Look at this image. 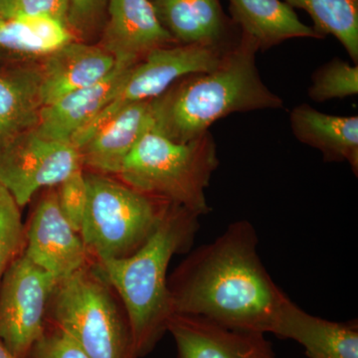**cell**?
<instances>
[{"mask_svg": "<svg viewBox=\"0 0 358 358\" xmlns=\"http://www.w3.org/2000/svg\"><path fill=\"white\" fill-rule=\"evenodd\" d=\"M258 244L253 224L239 220L211 243L193 250L169 277L173 315L278 336L291 300L268 274Z\"/></svg>", "mask_w": 358, "mask_h": 358, "instance_id": "cell-1", "label": "cell"}, {"mask_svg": "<svg viewBox=\"0 0 358 358\" xmlns=\"http://www.w3.org/2000/svg\"><path fill=\"white\" fill-rule=\"evenodd\" d=\"M255 40L241 33L214 69L180 78L150 101V129L176 143L199 138L234 113L280 109L284 102L264 84Z\"/></svg>", "mask_w": 358, "mask_h": 358, "instance_id": "cell-2", "label": "cell"}, {"mask_svg": "<svg viewBox=\"0 0 358 358\" xmlns=\"http://www.w3.org/2000/svg\"><path fill=\"white\" fill-rule=\"evenodd\" d=\"M199 219L192 211L173 204L152 236L134 255L95 261L126 310L140 358L150 355L167 333L173 315L169 263L174 255L192 248Z\"/></svg>", "mask_w": 358, "mask_h": 358, "instance_id": "cell-3", "label": "cell"}, {"mask_svg": "<svg viewBox=\"0 0 358 358\" xmlns=\"http://www.w3.org/2000/svg\"><path fill=\"white\" fill-rule=\"evenodd\" d=\"M218 166L210 131L179 143L148 129L117 178L138 192L178 205L200 217L210 212L205 190Z\"/></svg>", "mask_w": 358, "mask_h": 358, "instance_id": "cell-4", "label": "cell"}, {"mask_svg": "<svg viewBox=\"0 0 358 358\" xmlns=\"http://www.w3.org/2000/svg\"><path fill=\"white\" fill-rule=\"evenodd\" d=\"M47 322L62 329L90 358H140L126 310L92 259L58 282Z\"/></svg>", "mask_w": 358, "mask_h": 358, "instance_id": "cell-5", "label": "cell"}, {"mask_svg": "<svg viewBox=\"0 0 358 358\" xmlns=\"http://www.w3.org/2000/svg\"><path fill=\"white\" fill-rule=\"evenodd\" d=\"M88 202L80 235L94 261L134 255L166 215L171 203L126 185L117 176L84 171Z\"/></svg>", "mask_w": 358, "mask_h": 358, "instance_id": "cell-6", "label": "cell"}, {"mask_svg": "<svg viewBox=\"0 0 358 358\" xmlns=\"http://www.w3.org/2000/svg\"><path fill=\"white\" fill-rule=\"evenodd\" d=\"M232 44H176L150 51L131 66L112 101L75 134L71 143L79 148L122 108L159 98L180 78L214 69Z\"/></svg>", "mask_w": 358, "mask_h": 358, "instance_id": "cell-7", "label": "cell"}, {"mask_svg": "<svg viewBox=\"0 0 358 358\" xmlns=\"http://www.w3.org/2000/svg\"><path fill=\"white\" fill-rule=\"evenodd\" d=\"M57 284L24 252L4 273L0 282V341L16 358H28L43 336Z\"/></svg>", "mask_w": 358, "mask_h": 358, "instance_id": "cell-8", "label": "cell"}, {"mask_svg": "<svg viewBox=\"0 0 358 358\" xmlns=\"http://www.w3.org/2000/svg\"><path fill=\"white\" fill-rule=\"evenodd\" d=\"M80 169H84L74 145L45 138L36 129L0 148V181L20 208L40 189L57 187Z\"/></svg>", "mask_w": 358, "mask_h": 358, "instance_id": "cell-9", "label": "cell"}, {"mask_svg": "<svg viewBox=\"0 0 358 358\" xmlns=\"http://www.w3.org/2000/svg\"><path fill=\"white\" fill-rule=\"evenodd\" d=\"M24 254L57 282L91 260L81 235L59 206L56 187L46 188L25 226Z\"/></svg>", "mask_w": 358, "mask_h": 358, "instance_id": "cell-10", "label": "cell"}, {"mask_svg": "<svg viewBox=\"0 0 358 358\" xmlns=\"http://www.w3.org/2000/svg\"><path fill=\"white\" fill-rule=\"evenodd\" d=\"M178 358H275L266 334L221 326L197 315H173L167 326Z\"/></svg>", "mask_w": 358, "mask_h": 358, "instance_id": "cell-11", "label": "cell"}, {"mask_svg": "<svg viewBox=\"0 0 358 358\" xmlns=\"http://www.w3.org/2000/svg\"><path fill=\"white\" fill-rule=\"evenodd\" d=\"M102 45L117 62L134 65L150 51L178 44L159 20L152 0H108Z\"/></svg>", "mask_w": 358, "mask_h": 358, "instance_id": "cell-12", "label": "cell"}, {"mask_svg": "<svg viewBox=\"0 0 358 358\" xmlns=\"http://www.w3.org/2000/svg\"><path fill=\"white\" fill-rule=\"evenodd\" d=\"M117 65L115 56L102 45L72 41L39 61L43 108L59 99L93 86Z\"/></svg>", "mask_w": 358, "mask_h": 358, "instance_id": "cell-13", "label": "cell"}, {"mask_svg": "<svg viewBox=\"0 0 358 358\" xmlns=\"http://www.w3.org/2000/svg\"><path fill=\"white\" fill-rule=\"evenodd\" d=\"M150 129V101L131 103L77 148L87 171L117 176L136 143Z\"/></svg>", "mask_w": 358, "mask_h": 358, "instance_id": "cell-14", "label": "cell"}, {"mask_svg": "<svg viewBox=\"0 0 358 358\" xmlns=\"http://www.w3.org/2000/svg\"><path fill=\"white\" fill-rule=\"evenodd\" d=\"M131 66L117 62L112 72L98 83L68 94L44 107L36 131L45 138L71 143L75 134L112 101Z\"/></svg>", "mask_w": 358, "mask_h": 358, "instance_id": "cell-15", "label": "cell"}, {"mask_svg": "<svg viewBox=\"0 0 358 358\" xmlns=\"http://www.w3.org/2000/svg\"><path fill=\"white\" fill-rule=\"evenodd\" d=\"M78 40L64 23L39 15H16L0 22V69L39 62Z\"/></svg>", "mask_w": 358, "mask_h": 358, "instance_id": "cell-16", "label": "cell"}, {"mask_svg": "<svg viewBox=\"0 0 358 358\" xmlns=\"http://www.w3.org/2000/svg\"><path fill=\"white\" fill-rule=\"evenodd\" d=\"M278 338L293 339L308 358H358V324L331 322L310 315L289 301Z\"/></svg>", "mask_w": 358, "mask_h": 358, "instance_id": "cell-17", "label": "cell"}, {"mask_svg": "<svg viewBox=\"0 0 358 358\" xmlns=\"http://www.w3.org/2000/svg\"><path fill=\"white\" fill-rule=\"evenodd\" d=\"M42 109L39 62L0 69V148L36 129Z\"/></svg>", "mask_w": 358, "mask_h": 358, "instance_id": "cell-18", "label": "cell"}, {"mask_svg": "<svg viewBox=\"0 0 358 358\" xmlns=\"http://www.w3.org/2000/svg\"><path fill=\"white\" fill-rule=\"evenodd\" d=\"M162 26L178 44L227 46L231 23L219 0H154Z\"/></svg>", "mask_w": 358, "mask_h": 358, "instance_id": "cell-19", "label": "cell"}, {"mask_svg": "<svg viewBox=\"0 0 358 358\" xmlns=\"http://www.w3.org/2000/svg\"><path fill=\"white\" fill-rule=\"evenodd\" d=\"M292 131L301 143L317 148L327 162H348L358 173V117L324 114L307 103L289 115Z\"/></svg>", "mask_w": 358, "mask_h": 358, "instance_id": "cell-20", "label": "cell"}, {"mask_svg": "<svg viewBox=\"0 0 358 358\" xmlns=\"http://www.w3.org/2000/svg\"><path fill=\"white\" fill-rule=\"evenodd\" d=\"M233 24L255 40L259 50L293 38L322 39L313 27L303 24L293 7L281 0H229Z\"/></svg>", "mask_w": 358, "mask_h": 358, "instance_id": "cell-21", "label": "cell"}, {"mask_svg": "<svg viewBox=\"0 0 358 358\" xmlns=\"http://www.w3.org/2000/svg\"><path fill=\"white\" fill-rule=\"evenodd\" d=\"M310 14L313 29L324 39L333 35L358 63V0H285Z\"/></svg>", "mask_w": 358, "mask_h": 358, "instance_id": "cell-22", "label": "cell"}, {"mask_svg": "<svg viewBox=\"0 0 358 358\" xmlns=\"http://www.w3.org/2000/svg\"><path fill=\"white\" fill-rule=\"evenodd\" d=\"M308 96L315 102L357 95L358 65L334 58L313 73Z\"/></svg>", "mask_w": 358, "mask_h": 358, "instance_id": "cell-23", "label": "cell"}, {"mask_svg": "<svg viewBox=\"0 0 358 358\" xmlns=\"http://www.w3.org/2000/svg\"><path fill=\"white\" fill-rule=\"evenodd\" d=\"M20 209L0 181V282L10 264L24 252L25 225Z\"/></svg>", "mask_w": 358, "mask_h": 358, "instance_id": "cell-24", "label": "cell"}, {"mask_svg": "<svg viewBox=\"0 0 358 358\" xmlns=\"http://www.w3.org/2000/svg\"><path fill=\"white\" fill-rule=\"evenodd\" d=\"M57 187L56 192L61 211L71 226L80 234L88 202L84 169L73 173Z\"/></svg>", "mask_w": 358, "mask_h": 358, "instance_id": "cell-25", "label": "cell"}, {"mask_svg": "<svg viewBox=\"0 0 358 358\" xmlns=\"http://www.w3.org/2000/svg\"><path fill=\"white\" fill-rule=\"evenodd\" d=\"M28 358H90L62 329L47 322L41 338Z\"/></svg>", "mask_w": 358, "mask_h": 358, "instance_id": "cell-26", "label": "cell"}, {"mask_svg": "<svg viewBox=\"0 0 358 358\" xmlns=\"http://www.w3.org/2000/svg\"><path fill=\"white\" fill-rule=\"evenodd\" d=\"M107 4L108 0H70L69 27L77 38L95 29Z\"/></svg>", "mask_w": 358, "mask_h": 358, "instance_id": "cell-27", "label": "cell"}, {"mask_svg": "<svg viewBox=\"0 0 358 358\" xmlns=\"http://www.w3.org/2000/svg\"><path fill=\"white\" fill-rule=\"evenodd\" d=\"M69 13L70 0H16L15 16H46L69 27Z\"/></svg>", "mask_w": 358, "mask_h": 358, "instance_id": "cell-28", "label": "cell"}, {"mask_svg": "<svg viewBox=\"0 0 358 358\" xmlns=\"http://www.w3.org/2000/svg\"><path fill=\"white\" fill-rule=\"evenodd\" d=\"M16 14V0H0V20H10Z\"/></svg>", "mask_w": 358, "mask_h": 358, "instance_id": "cell-29", "label": "cell"}, {"mask_svg": "<svg viewBox=\"0 0 358 358\" xmlns=\"http://www.w3.org/2000/svg\"><path fill=\"white\" fill-rule=\"evenodd\" d=\"M0 358H16L13 353L7 350L6 345L0 341Z\"/></svg>", "mask_w": 358, "mask_h": 358, "instance_id": "cell-30", "label": "cell"}, {"mask_svg": "<svg viewBox=\"0 0 358 358\" xmlns=\"http://www.w3.org/2000/svg\"><path fill=\"white\" fill-rule=\"evenodd\" d=\"M0 22H1V20H0Z\"/></svg>", "mask_w": 358, "mask_h": 358, "instance_id": "cell-31", "label": "cell"}]
</instances>
